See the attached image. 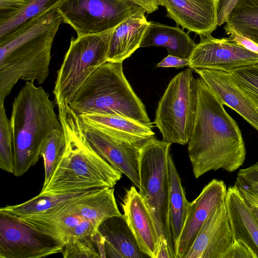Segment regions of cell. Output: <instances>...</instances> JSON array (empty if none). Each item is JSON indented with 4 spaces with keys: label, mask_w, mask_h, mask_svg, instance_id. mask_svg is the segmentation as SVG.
<instances>
[{
    "label": "cell",
    "mask_w": 258,
    "mask_h": 258,
    "mask_svg": "<svg viewBox=\"0 0 258 258\" xmlns=\"http://www.w3.org/2000/svg\"><path fill=\"white\" fill-rule=\"evenodd\" d=\"M197 44L188 34L178 27L150 22L140 47H165L168 54L189 58Z\"/></svg>",
    "instance_id": "obj_22"
},
{
    "label": "cell",
    "mask_w": 258,
    "mask_h": 258,
    "mask_svg": "<svg viewBox=\"0 0 258 258\" xmlns=\"http://www.w3.org/2000/svg\"><path fill=\"white\" fill-rule=\"evenodd\" d=\"M229 74L233 81L258 107V63L236 68Z\"/></svg>",
    "instance_id": "obj_30"
},
{
    "label": "cell",
    "mask_w": 258,
    "mask_h": 258,
    "mask_svg": "<svg viewBox=\"0 0 258 258\" xmlns=\"http://www.w3.org/2000/svg\"><path fill=\"white\" fill-rule=\"evenodd\" d=\"M115 27L98 34L71 39L57 72L53 91L55 103H69L87 78L107 61L110 40Z\"/></svg>",
    "instance_id": "obj_8"
},
{
    "label": "cell",
    "mask_w": 258,
    "mask_h": 258,
    "mask_svg": "<svg viewBox=\"0 0 258 258\" xmlns=\"http://www.w3.org/2000/svg\"><path fill=\"white\" fill-rule=\"evenodd\" d=\"M234 240L224 201L207 219L184 258H224Z\"/></svg>",
    "instance_id": "obj_14"
},
{
    "label": "cell",
    "mask_w": 258,
    "mask_h": 258,
    "mask_svg": "<svg viewBox=\"0 0 258 258\" xmlns=\"http://www.w3.org/2000/svg\"><path fill=\"white\" fill-rule=\"evenodd\" d=\"M142 8L114 30L110 38L107 61L123 62L140 47L149 25Z\"/></svg>",
    "instance_id": "obj_19"
},
{
    "label": "cell",
    "mask_w": 258,
    "mask_h": 258,
    "mask_svg": "<svg viewBox=\"0 0 258 258\" xmlns=\"http://www.w3.org/2000/svg\"><path fill=\"white\" fill-rule=\"evenodd\" d=\"M61 254L64 258L106 257L104 237L98 231L94 235L72 238L64 245Z\"/></svg>",
    "instance_id": "obj_27"
},
{
    "label": "cell",
    "mask_w": 258,
    "mask_h": 258,
    "mask_svg": "<svg viewBox=\"0 0 258 258\" xmlns=\"http://www.w3.org/2000/svg\"><path fill=\"white\" fill-rule=\"evenodd\" d=\"M56 8L78 36L109 30L142 9L129 0H63Z\"/></svg>",
    "instance_id": "obj_9"
},
{
    "label": "cell",
    "mask_w": 258,
    "mask_h": 258,
    "mask_svg": "<svg viewBox=\"0 0 258 258\" xmlns=\"http://www.w3.org/2000/svg\"><path fill=\"white\" fill-rule=\"evenodd\" d=\"M169 217L174 247L184 226L190 205L182 187L179 174L172 155L168 157Z\"/></svg>",
    "instance_id": "obj_23"
},
{
    "label": "cell",
    "mask_w": 258,
    "mask_h": 258,
    "mask_svg": "<svg viewBox=\"0 0 258 258\" xmlns=\"http://www.w3.org/2000/svg\"><path fill=\"white\" fill-rule=\"evenodd\" d=\"M258 2V0H256Z\"/></svg>",
    "instance_id": "obj_38"
},
{
    "label": "cell",
    "mask_w": 258,
    "mask_h": 258,
    "mask_svg": "<svg viewBox=\"0 0 258 258\" xmlns=\"http://www.w3.org/2000/svg\"><path fill=\"white\" fill-rule=\"evenodd\" d=\"M113 187L87 191L59 203L45 212L17 219L64 245L76 237L77 226L86 221L99 225L122 215Z\"/></svg>",
    "instance_id": "obj_5"
},
{
    "label": "cell",
    "mask_w": 258,
    "mask_h": 258,
    "mask_svg": "<svg viewBox=\"0 0 258 258\" xmlns=\"http://www.w3.org/2000/svg\"><path fill=\"white\" fill-rule=\"evenodd\" d=\"M197 108L187 144L195 177L220 169L233 172L243 164L246 150L241 131L224 104L204 81L196 79Z\"/></svg>",
    "instance_id": "obj_1"
},
{
    "label": "cell",
    "mask_w": 258,
    "mask_h": 258,
    "mask_svg": "<svg viewBox=\"0 0 258 258\" xmlns=\"http://www.w3.org/2000/svg\"><path fill=\"white\" fill-rule=\"evenodd\" d=\"M194 71L224 105L237 112L258 131V107L233 81L229 73L207 69Z\"/></svg>",
    "instance_id": "obj_17"
},
{
    "label": "cell",
    "mask_w": 258,
    "mask_h": 258,
    "mask_svg": "<svg viewBox=\"0 0 258 258\" xmlns=\"http://www.w3.org/2000/svg\"><path fill=\"white\" fill-rule=\"evenodd\" d=\"M55 104L66 145L55 171L40 193L68 194L113 187L122 173L93 148L79 115L69 103L58 101Z\"/></svg>",
    "instance_id": "obj_2"
},
{
    "label": "cell",
    "mask_w": 258,
    "mask_h": 258,
    "mask_svg": "<svg viewBox=\"0 0 258 258\" xmlns=\"http://www.w3.org/2000/svg\"><path fill=\"white\" fill-rule=\"evenodd\" d=\"M227 191L223 180L214 179L190 202L181 233L174 247L176 258H184L207 219L225 201Z\"/></svg>",
    "instance_id": "obj_12"
},
{
    "label": "cell",
    "mask_w": 258,
    "mask_h": 258,
    "mask_svg": "<svg viewBox=\"0 0 258 258\" xmlns=\"http://www.w3.org/2000/svg\"><path fill=\"white\" fill-rule=\"evenodd\" d=\"M144 9L146 13L151 14L158 9V0H129Z\"/></svg>",
    "instance_id": "obj_37"
},
{
    "label": "cell",
    "mask_w": 258,
    "mask_h": 258,
    "mask_svg": "<svg viewBox=\"0 0 258 258\" xmlns=\"http://www.w3.org/2000/svg\"><path fill=\"white\" fill-rule=\"evenodd\" d=\"M63 0H26L13 17L0 24V44L32 20L56 8Z\"/></svg>",
    "instance_id": "obj_24"
},
{
    "label": "cell",
    "mask_w": 258,
    "mask_h": 258,
    "mask_svg": "<svg viewBox=\"0 0 258 258\" xmlns=\"http://www.w3.org/2000/svg\"><path fill=\"white\" fill-rule=\"evenodd\" d=\"M234 184L237 187L242 197L247 203L258 221V200L238 183L235 182Z\"/></svg>",
    "instance_id": "obj_36"
},
{
    "label": "cell",
    "mask_w": 258,
    "mask_h": 258,
    "mask_svg": "<svg viewBox=\"0 0 258 258\" xmlns=\"http://www.w3.org/2000/svg\"><path fill=\"white\" fill-rule=\"evenodd\" d=\"M171 145L154 136L142 146L139 160V192L153 217L160 240L165 239L175 254L168 202V161Z\"/></svg>",
    "instance_id": "obj_6"
},
{
    "label": "cell",
    "mask_w": 258,
    "mask_h": 258,
    "mask_svg": "<svg viewBox=\"0 0 258 258\" xmlns=\"http://www.w3.org/2000/svg\"><path fill=\"white\" fill-rule=\"evenodd\" d=\"M81 122L87 139L95 151L112 166L128 177L139 189V160L143 145L113 138Z\"/></svg>",
    "instance_id": "obj_13"
},
{
    "label": "cell",
    "mask_w": 258,
    "mask_h": 258,
    "mask_svg": "<svg viewBox=\"0 0 258 258\" xmlns=\"http://www.w3.org/2000/svg\"><path fill=\"white\" fill-rule=\"evenodd\" d=\"M65 145V138L62 130L53 131L43 144L41 152L45 171L42 188L46 186L55 171L63 155Z\"/></svg>",
    "instance_id": "obj_28"
},
{
    "label": "cell",
    "mask_w": 258,
    "mask_h": 258,
    "mask_svg": "<svg viewBox=\"0 0 258 258\" xmlns=\"http://www.w3.org/2000/svg\"><path fill=\"white\" fill-rule=\"evenodd\" d=\"M121 206L123 216L140 250L148 257L157 258L160 243L158 231L135 185L126 190Z\"/></svg>",
    "instance_id": "obj_16"
},
{
    "label": "cell",
    "mask_w": 258,
    "mask_h": 258,
    "mask_svg": "<svg viewBox=\"0 0 258 258\" xmlns=\"http://www.w3.org/2000/svg\"><path fill=\"white\" fill-rule=\"evenodd\" d=\"M87 191L68 194L39 193L38 196L22 204L2 207L0 209V213L20 219L45 212L66 200Z\"/></svg>",
    "instance_id": "obj_25"
},
{
    "label": "cell",
    "mask_w": 258,
    "mask_h": 258,
    "mask_svg": "<svg viewBox=\"0 0 258 258\" xmlns=\"http://www.w3.org/2000/svg\"><path fill=\"white\" fill-rule=\"evenodd\" d=\"M224 258H258V256L244 242L235 239Z\"/></svg>",
    "instance_id": "obj_32"
},
{
    "label": "cell",
    "mask_w": 258,
    "mask_h": 258,
    "mask_svg": "<svg viewBox=\"0 0 258 258\" xmlns=\"http://www.w3.org/2000/svg\"><path fill=\"white\" fill-rule=\"evenodd\" d=\"M0 168L9 173H14L12 133L4 103H0Z\"/></svg>",
    "instance_id": "obj_29"
},
{
    "label": "cell",
    "mask_w": 258,
    "mask_h": 258,
    "mask_svg": "<svg viewBox=\"0 0 258 258\" xmlns=\"http://www.w3.org/2000/svg\"><path fill=\"white\" fill-rule=\"evenodd\" d=\"M105 239L106 257L144 258L123 216H115L103 222L99 227Z\"/></svg>",
    "instance_id": "obj_21"
},
{
    "label": "cell",
    "mask_w": 258,
    "mask_h": 258,
    "mask_svg": "<svg viewBox=\"0 0 258 258\" xmlns=\"http://www.w3.org/2000/svg\"><path fill=\"white\" fill-rule=\"evenodd\" d=\"M78 115L98 113L153 124L145 106L123 71L122 62L107 61L96 69L69 103Z\"/></svg>",
    "instance_id": "obj_4"
},
{
    "label": "cell",
    "mask_w": 258,
    "mask_h": 258,
    "mask_svg": "<svg viewBox=\"0 0 258 258\" xmlns=\"http://www.w3.org/2000/svg\"><path fill=\"white\" fill-rule=\"evenodd\" d=\"M79 116L83 122L113 138L133 144L143 145L155 135L153 124L142 123L123 116L98 113Z\"/></svg>",
    "instance_id": "obj_18"
},
{
    "label": "cell",
    "mask_w": 258,
    "mask_h": 258,
    "mask_svg": "<svg viewBox=\"0 0 258 258\" xmlns=\"http://www.w3.org/2000/svg\"><path fill=\"white\" fill-rule=\"evenodd\" d=\"M189 59V68L192 70L207 69L229 73L238 68L258 63V54L228 37L217 38L210 35L201 37Z\"/></svg>",
    "instance_id": "obj_11"
},
{
    "label": "cell",
    "mask_w": 258,
    "mask_h": 258,
    "mask_svg": "<svg viewBox=\"0 0 258 258\" xmlns=\"http://www.w3.org/2000/svg\"><path fill=\"white\" fill-rule=\"evenodd\" d=\"M190 68L169 82L160 99L153 123L163 140L185 145L190 138L196 119L197 92L196 79Z\"/></svg>",
    "instance_id": "obj_7"
},
{
    "label": "cell",
    "mask_w": 258,
    "mask_h": 258,
    "mask_svg": "<svg viewBox=\"0 0 258 258\" xmlns=\"http://www.w3.org/2000/svg\"><path fill=\"white\" fill-rule=\"evenodd\" d=\"M227 22L237 32L258 44V2L256 0H239Z\"/></svg>",
    "instance_id": "obj_26"
},
{
    "label": "cell",
    "mask_w": 258,
    "mask_h": 258,
    "mask_svg": "<svg viewBox=\"0 0 258 258\" xmlns=\"http://www.w3.org/2000/svg\"><path fill=\"white\" fill-rule=\"evenodd\" d=\"M224 26V30L228 38L233 42L241 46L245 49L252 52L258 54V44L252 39L245 37L237 32L233 27L226 22Z\"/></svg>",
    "instance_id": "obj_31"
},
{
    "label": "cell",
    "mask_w": 258,
    "mask_h": 258,
    "mask_svg": "<svg viewBox=\"0 0 258 258\" xmlns=\"http://www.w3.org/2000/svg\"><path fill=\"white\" fill-rule=\"evenodd\" d=\"M221 0H158L166 16L177 25L200 35H211L218 26V12Z\"/></svg>",
    "instance_id": "obj_15"
},
{
    "label": "cell",
    "mask_w": 258,
    "mask_h": 258,
    "mask_svg": "<svg viewBox=\"0 0 258 258\" xmlns=\"http://www.w3.org/2000/svg\"><path fill=\"white\" fill-rule=\"evenodd\" d=\"M189 59L168 54L156 64L158 68H175L177 69L188 67Z\"/></svg>",
    "instance_id": "obj_35"
},
{
    "label": "cell",
    "mask_w": 258,
    "mask_h": 258,
    "mask_svg": "<svg viewBox=\"0 0 258 258\" xmlns=\"http://www.w3.org/2000/svg\"><path fill=\"white\" fill-rule=\"evenodd\" d=\"M225 201L235 239L244 242L258 256V221L235 184L227 188Z\"/></svg>",
    "instance_id": "obj_20"
},
{
    "label": "cell",
    "mask_w": 258,
    "mask_h": 258,
    "mask_svg": "<svg viewBox=\"0 0 258 258\" xmlns=\"http://www.w3.org/2000/svg\"><path fill=\"white\" fill-rule=\"evenodd\" d=\"M64 245L17 218L0 213V258H40L61 253Z\"/></svg>",
    "instance_id": "obj_10"
},
{
    "label": "cell",
    "mask_w": 258,
    "mask_h": 258,
    "mask_svg": "<svg viewBox=\"0 0 258 258\" xmlns=\"http://www.w3.org/2000/svg\"><path fill=\"white\" fill-rule=\"evenodd\" d=\"M26 0H0V24L15 15Z\"/></svg>",
    "instance_id": "obj_33"
},
{
    "label": "cell",
    "mask_w": 258,
    "mask_h": 258,
    "mask_svg": "<svg viewBox=\"0 0 258 258\" xmlns=\"http://www.w3.org/2000/svg\"><path fill=\"white\" fill-rule=\"evenodd\" d=\"M54 108L49 94L34 82H26L15 97L10 118L15 176H22L35 165L50 134L62 130Z\"/></svg>",
    "instance_id": "obj_3"
},
{
    "label": "cell",
    "mask_w": 258,
    "mask_h": 258,
    "mask_svg": "<svg viewBox=\"0 0 258 258\" xmlns=\"http://www.w3.org/2000/svg\"><path fill=\"white\" fill-rule=\"evenodd\" d=\"M239 0H221L218 12V26L225 24L232 10Z\"/></svg>",
    "instance_id": "obj_34"
}]
</instances>
